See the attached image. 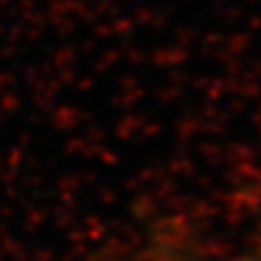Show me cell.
<instances>
[{"label": "cell", "instance_id": "obj_1", "mask_svg": "<svg viewBox=\"0 0 261 261\" xmlns=\"http://www.w3.org/2000/svg\"><path fill=\"white\" fill-rule=\"evenodd\" d=\"M128 261H261V231L248 246L235 252H220L174 226H161L144 240Z\"/></svg>", "mask_w": 261, "mask_h": 261}]
</instances>
